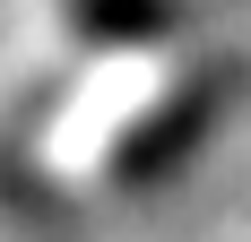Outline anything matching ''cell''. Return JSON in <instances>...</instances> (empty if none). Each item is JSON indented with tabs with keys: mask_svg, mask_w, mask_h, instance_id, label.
<instances>
[{
	"mask_svg": "<svg viewBox=\"0 0 251 242\" xmlns=\"http://www.w3.org/2000/svg\"><path fill=\"white\" fill-rule=\"evenodd\" d=\"M226 96H234V78H226V70H217V78H191V87H174V96H165V104H156V113L122 139L113 173H122V182H156V173H174L182 156L217 130V104H226Z\"/></svg>",
	"mask_w": 251,
	"mask_h": 242,
	"instance_id": "cell-1",
	"label": "cell"
},
{
	"mask_svg": "<svg viewBox=\"0 0 251 242\" xmlns=\"http://www.w3.org/2000/svg\"><path fill=\"white\" fill-rule=\"evenodd\" d=\"M174 0H70V26L78 35H96V44H156V35H174Z\"/></svg>",
	"mask_w": 251,
	"mask_h": 242,
	"instance_id": "cell-2",
	"label": "cell"
}]
</instances>
